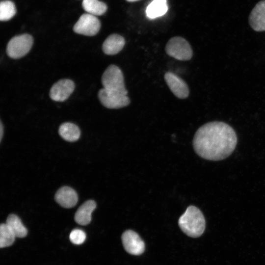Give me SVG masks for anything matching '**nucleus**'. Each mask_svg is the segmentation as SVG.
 Wrapping results in <instances>:
<instances>
[{"label":"nucleus","mask_w":265,"mask_h":265,"mask_svg":"<svg viewBox=\"0 0 265 265\" xmlns=\"http://www.w3.org/2000/svg\"><path fill=\"white\" fill-rule=\"evenodd\" d=\"M165 49L168 55L179 60H189L193 55L190 45L186 39L180 36L170 39Z\"/></svg>","instance_id":"nucleus-4"},{"label":"nucleus","mask_w":265,"mask_h":265,"mask_svg":"<svg viewBox=\"0 0 265 265\" xmlns=\"http://www.w3.org/2000/svg\"><path fill=\"white\" fill-rule=\"evenodd\" d=\"M59 133L65 140L74 142L79 138L80 132L77 125L67 122L60 125L59 129Z\"/></svg>","instance_id":"nucleus-16"},{"label":"nucleus","mask_w":265,"mask_h":265,"mask_svg":"<svg viewBox=\"0 0 265 265\" xmlns=\"http://www.w3.org/2000/svg\"><path fill=\"white\" fill-rule=\"evenodd\" d=\"M55 199L62 207L71 208L77 204L78 197L77 192L73 188L64 186L57 190L55 195Z\"/></svg>","instance_id":"nucleus-12"},{"label":"nucleus","mask_w":265,"mask_h":265,"mask_svg":"<svg viewBox=\"0 0 265 265\" xmlns=\"http://www.w3.org/2000/svg\"><path fill=\"white\" fill-rule=\"evenodd\" d=\"M16 236L6 223L0 226V247L4 248L11 245L15 241Z\"/></svg>","instance_id":"nucleus-19"},{"label":"nucleus","mask_w":265,"mask_h":265,"mask_svg":"<svg viewBox=\"0 0 265 265\" xmlns=\"http://www.w3.org/2000/svg\"><path fill=\"white\" fill-rule=\"evenodd\" d=\"M96 208V203L94 201L90 200L85 201L75 213L76 222L81 225H88L91 220V214Z\"/></svg>","instance_id":"nucleus-14"},{"label":"nucleus","mask_w":265,"mask_h":265,"mask_svg":"<svg viewBox=\"0 0 265 265\" xmlns=\"http://www.w3.org/2000/svg\"><path fill=\"white\" fill-rule=\"evenodd\" d=\"M16 8L14 3L8 0L1 1L0 3V19L5 21L11 19L15 14Z\"/></svg>","instance_id":"nucleus-20"},{"label":"nucleus","mask_w":265,"mask_h":265,"mask_svg":"<svg viewBox=\"0 0 265 265\" xmlns=\"http://www.w3.org/2000/svg\"><path fill=\"white\" fill-rule=\"evenodd\" d=\"M164 78L169 88L176 97L181 99L188 97L189 88L182 78L171 72H166Z\"/></svg>","instance_id":"nucleus-9"},{"label":"nucleus","mask_w":265,"mask_h":265,"mask_svg":"<svg viewBox=\"0 0 265 265\" xmlns=\"http://www.w3.org/2000/svg\"><path fill=\"white\" fill-rule=\"evenodd\" d=\"M98 98L101 104L110 109H118L128 106L130 99L127 95L101 89L98 92Z\"/></svg>","instance_id":"nucleus-6"},{"label":"nucleus","mask_w":265,"mask_h":265,"mask_svg":"<svg viewBox=\"0 0 265 265\" xmlns=\"http://www.w3.org/2000/svg\"><path fill=\"white\" fill-rule=\"evenodd\" d=\"M0 141H1L2 140V136H3V125H2V122H0Z\"/></svg>","instance_id":"nucleus-22"},{"label":"nucleus","mask_w":265,"mask_h":265,"mask_svg":"<svg viewBox=\"0 0 265 265\" xmlns=\"http://www.w3.org/2000/svg\"><path fill=\"white\" fill-rule=\"evenodd\" d=\"M237 136L234 129L221 121H213L201 126L194 134L195 152L204 159L217 161L226 159L235 150Z\"/></svg>","instance_id":"nucleus-1"},{"label":"nucleus","mask_w":265,"mask_h":265,"mask_svg":"<svg viewBox=\"0 0 265 265\" xmlns=\"http://www.w3.org/2000/svg\"><path fill=\"white\" fill-rule=\"evenodd\" d=\"M249 23L256 31H265V0L258 2L253 8L249 16Z\"/></svg>","instance_id":"nucleus-11"},{"label":"nucleus","mask_w":265,"mask_h":265,"mask_svg":"<svg viewBox=\"0 0 265 265\" xmlns=\"http://www.w3.org/2000/svg\"><path fill=\"white\" fill-rule=\"evenodd\" d=\"M178 224L187 236L197 238L203 233L206 222L202 212L197 207L190 206L179 218Z\"/></svg>","instance_id":"nucleus-2"},{"label":"nucleus","mask_w":265,"mask_h":265,"mask_svg":"<svg viewBox=\"0 0 265 265\" xmlns=\"http://www.w3.org/2000/svg\"><path fill=\"white\" fill-rule=\"evenodd\" d=\"M125 44L124 38L117 34L109 35L103 44L102 49L107 55H115L119 53Z\"/></svg>","instance_id":"nucleus-13"},{"label":"nucleus","mask_w":265,"mask_h":265,"mask_svg":"<svg viewBox=\"0 0 265 265\" xmlns=\"http://www.w3.org/2000/svg\"><path fill=\"white\" fill-rule=\"evenodd\" d=\"M126 0L128 1H129V2H133V1H136L139 0Z\"/></svg>","instance_id":"nucleus-23"},{"label":"nucleus","mask_w":265,"mask_h":265,"mask_svg":"<svg viewBox=\"0 0 265 265\" xmlns=\"http://www.w3.org/2000/svg\"><path fill=\"white\" fill-rule=\"evenodd\" d=\"M5 223L11 228L16 237L22 238L26 236L27 229L23 224L20 218L16 215L10 214L7 217Z\"/></svg>","instance_id":"nucleus-18"},{"label":"nucleus","mask_w":265,"mask_h":265,"mask_svg":"<svg viewBox=\"0 0 265 265\" xmlns=\"http://www.w3.org/2000/svg\"><path fill=\"white\" fill-rule=\"evenodd\" d=\"M103 88L114 92L127 95L124 77L121 70L115 65H110L102 77Z\"/></svg>","instance_id":"nucleus-3"},{"label":"nucleus","mask_w":265,"mask_h":265,"mask_svg":"<svg viewBox=\"0 0 265 265\" xmlns=\"http://www.w3.org/2000/svg\"><path fill=\"white\" fill-rule=\"evenodd\" d=\"M168 10L167 0H153L146 9V16L154 19L162 16Z\"/></svg>","instance_id":"nucleus-15"},{"label":"nucleus","mask_w":265,"mask_h":265,"mask_svg":"<svg viewBox=\"0 0 265 265\" xmlns=\"http://www.w3.org/2000/svg\"><path fill=\"white\" fill-rule=\"evenodd\" d=\"M70 241L74 244L80 245L84 242L86 239V234L84 231L80 229H74L70 234Z\"/></svg>","instance_id":"nucleus-21"},{"label":"nucleus","mask_w":265,"mask_h":265,"mask_svg":"<svg viewBox=\"0 0 265 265\" xmlns=\"http://www.w3.org/2000/svg\"><path fill=\"white\" fill-rule=\"evenodd\" d=\"M101 27V23L96 16L87 13L82 15L74 26V31L86 36L95 35Z\"/></svg>","instance_id":"nucleus-7"},{"label":"nucleus","mask_w":265,"mask_h":265,"mask_svg":"<svg viewBox=\"0 0 265 265\" xmlns=\"http://www.w3.org/2000/svg\"><path fill=\"white\" fill-rule=\"evenodd\" d=\"M74 82L69 79L59 80L54 83L50 91V98L56 102H63L68 98L75 89Z\"/></svg>","instance_id":"nucleus-10"},{"label":"nucleus","mask_w":265,"mask_h":265,"mask_svg":"<svg viewBox=\"0 0 265 265\" xmlns=\"http://www.w3.org/2000/svg\"><path fill=\"white\" fill-rule=\"evenodd\" d=\"M122 243L125 250L129 254L139 255L145 250V243L139 236L134 231L128 230L122 236Z\"/></svg>","instance_id":"nucleus-8"},{"label":"nucleus","mask_w":265,"mask_h":265,"mask_svg":"<svg viewBox=\"0 0 265 265\" xmlns=\"http://www.w3.org/2000/svg\"><path fill=\"white\" fill-rule=\"evenodd\" d=\"M33 42L32 37L27 34L13 37L7 44L6 53L12 58H20L28 53Z\"/></svg>","instance_id":"nucleus-5"},{"label":"nucleus","mask_w":265,"mask_h":265,"mask_svg":"<svg viewBox=\"0 0 265 265\" xmlns=\"http://www.w3.org/2000/svg\"><path fill=\"white\" fill-rule=\"evenodd\" d=\"M82 5L88 14L95 16L104 14L107 10L106 5L99 0H83Z\"/></svg>","instance_id":"nucleus-17"}]
</instances>
